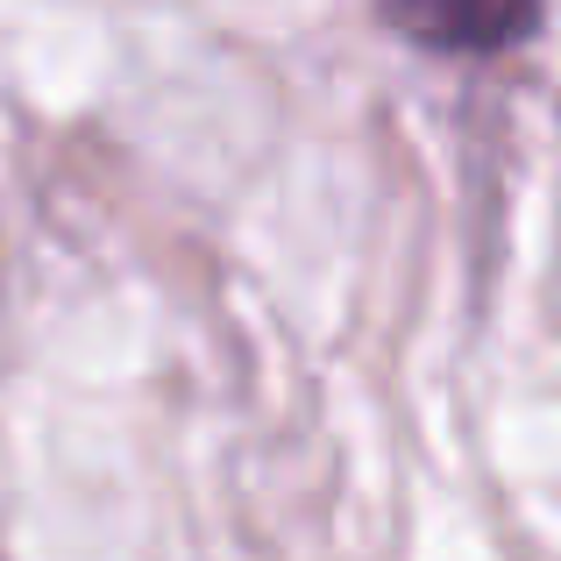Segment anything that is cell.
<instances>
[{
    "label": "cell",
    "instance_id": "1",
    "mask_svg": "<svg viewBox=\"0 0 561 561\" xmlns=\"http://www.w3.org/2000/svg\"><path fill=\"white\" fill-rule=\"evenodd\" d=\"M383 28L412 36L434 57H497L540 28L534 8H383Z\"/></svg>",
    "mask_w": 561,
    "mask_h": 561
}]
</instances>
